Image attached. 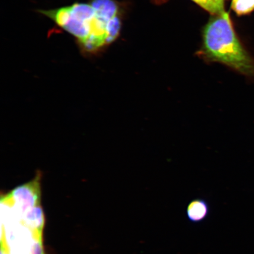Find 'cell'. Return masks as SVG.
<instances>
[{
	"mask_svg": "<svg viewBox=\"0 0 254 254\" xmlns=\"http://www.w3.org/2000/svg\"><path fill=\"white\" fill-rule=\"evenodd\" d=\"M210 213V206L205 199L196 198L189 202L186 209L187 218L192 224L204 221Z\"/></svg>",
	"mask_w": 254,
	"mask_h": 254,
	"instance_id": "277c9868",
	"label": "cell"
},
{
	"mask_svg": "<svg viewBox=\"0 0 254 254\" xmlns=\"http://www.w3.org/2000/svg\"><path fill=\"white\" fill-rule=\"evenodd\" d=\"M192 1L212 14L218 15L225 12L224 0H192Z\"/></svg>",
	"mask_w": 254,
	"mask_h": 254,
	"instance_id": "5b68a950",
	"label": "cell"
},
{
	"mask_svg": "<svg viewBox=\"0 0 254 254\" xmlns=\"http://www.w3.org/2000/svg\"><path fill=\"white\" fill-rule=\"evenodd\" d=\"M38 11L71 34L85 57L103 53L118 39L122 29L120 5L116 0H88Z\"/></svg>",
	"mask_w": 254,
	"mask_h": 254,
	"instance_id": "7a4b0ae2",
	"label": "cell"
},
{
	"mask_svg": "<svg viewBox=\"0 0 254 254\" xmlns=\"http://www.w3.org/2000/svg\"><path fill=\"white\" fill-rule=\"evenodd\" d=\"M204 43L208 58L254 78V60L238 40L227 12L209 22L204 32Z\"/></svg>",
	"mask_w": 254,
	"mask_h": 254,
	"instance_id": "3957f363",
	"label": "cell"
},
{
	"mask_svg": "<svg viewBox=\"0 0 254 254\" xmlns=\"http://www.w3.org/2000/svg\"><path fill=\"white\" fill-rule=\"evenodd\" d=\"M41 174L1 199V254H46L44 216L41 204Z\"/></svg>",
	"mask_w": 254,
	"mask_h": 254,
	"instance_id": "6da1fadb",
	"label": "cell"
},
{
	"mask_svg": "<svg viewBox=\"0 0 254 254\" xmlns=\"http://www.w3.org/2000/svg\"><path fill=\"white\" fill-rule=\"evenodd\" d=\"M231 7L238 15L249 14L254 9V0H233Z\"/></svg>",
	"mask_w": 254,
	"mask_h": 254,
	"instance_id": "8992f818",
	"label": "cell"
}]
</instances>
